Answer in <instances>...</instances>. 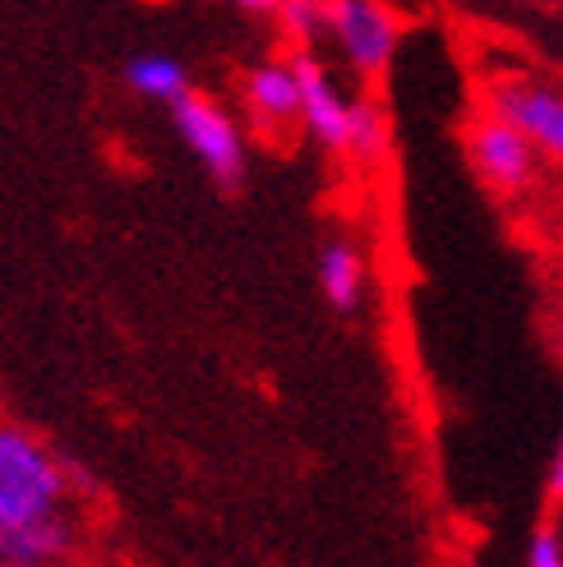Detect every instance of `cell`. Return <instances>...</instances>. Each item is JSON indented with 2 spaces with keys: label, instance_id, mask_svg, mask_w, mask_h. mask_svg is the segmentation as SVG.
<instances>
[{
  "label": "cell",
  "instance_id": "13",
  "mask_svg": "<svg viewBox=\"0 0 563 567\" xmlns=\"http://www.w3.org/2000/svg\"><path fill=\"white\" fill-rule=\"evenodd\" d=\"M526 567H563V535L554 526H536L526 549Z\"/></svg>",
  "mask_w": 563,
  "mask_h": 567
},
{
  "label": "cell",
  "instance_id": "4",
  "mask_svg": "<svg viewBox=\"0 0 563 567\" xmlns=\"http://www.w3.org/2000/svg\"><path fill=\"white\" fill-rule=\"evenodd\" d=\"M490 111L518 125L541 153L563 162V93L559 89H550L541 79L503 74L490 83Z\"/></svg>",
  "mask_w": 563,
  "mask_h": 567
},
{
  "label": "cell",
  "instance_id": "8",
  "mask_svg": "<svg viewBox=\"0 0 563 567\" xmlns=\"http://www.w3.org/2000/svg\"><path fill=\"white\" fill-rule=\"evenodd\" d=\"M240 97H245L249 121L268 134L300 121V83H296L291 61H259L255 70H245Z\"/></svg>",
  "mask_w": 563,
  "mask_h": 567
},
{
  "label": "cell",
  "instance_id": "12",
  "mask_svg": "<svg viewBox=\"0 0 563 567\" xmlns=\"http://www.w3.org/2000/svg\"><path fill=\"white\" fill-rule=\"evenodd\" d=\"M273 19L296 51H309L319 33H328V6H309V0H282L273 6Z\"/></svg>",
  "mask_w": 563,
  "mask_h": 567
},
{
  "label": "cell",
  "instance_id": "11",
  "mask_svg": "<svg viewBox=\"0 0 563 567\" xmlns=\"http://www.w3.org/2000/svg\"><path fill=\"white\" fill-rule=\"evenodd\" d=\"M347 153H356L360 162H379L388 153V121L379 102L356 97L351 102V134H347Z\"/></svg>",
  "mask_w": 563,
  "mask_h": 567
},
{
  "label": "cell",
  "instance_id": "2",
  "mask_svg": "<svg viewBox=\"0 0 563 567\" xmlns=\"http://www.w3.org/2000/svg\"><path fill=\"white\" fill-rule=\"evenodd\" d=\"M467 157L475 166L494 194H522L531 181H536V162H541V148L531 138L509 125L494 111H481L471 125H467Z\"/></svg>",
  "mask_w": 563,
  "mask_h": 567
},
{
  "label": "cell",
  "instance_id": "5",
  "mask_svg": "<svg viewBox=\"0 0 563 567\" xmlns=\"http://www.w3.org/2000/svg\"><path fill=\"white\" fill-rule=\"evenodd\" d=\"M328 33L337 38L351 70L370 79L388 70L398 38H402V23L392 10L370 6V0H337V6H328Z\"/></svg>",
  "mask_w": 563,
  "mask_h": 567
},
{
  "label": "cell",
  "instance_id": "14",
  "mask_svg": "<svg viewBox=\"0 0 563 567\" xmlns=\"http://www.w3.org/2000/svg\"><path fill=\"white\" fill-rule=\"evenodd\" d=\"M550 498L563 503V439L554 447V462H550Z\"/></svg>",
  "mask_w": 563,
  "mask_h": 567
},
{
  "label": "cell",
  "instance_id": "7",
  "mask_svg": "<svg viewBox=\"0 0 563 567\" xmlns=\"http://www.w3.org/2000/svg\"><path fill=\"white\" fill-rule=\"evenodd\" d=\"M79 545H83V517L79 507L65 503L38 522L0 535V558L28 563V567H61V563H74Z\"/></svg>",
  "mask_w": 563,
  "mask_h": 567
},
{
  "label": "cell",
  "instance_id": "1",
  "mask_svg": "<svg viewBox=\"0 0 563 567\" xmlns=\"http://www.w3.org/2000/svg\"><path fill=\"white\" fill-rule=\"evenodd\" d=\"M70 489V462L55 457L51 443L33 430L0 420V535L65 507Z\"/></svg>",
  "mask_w": 563,
  "mask_h": 567
},
{
  "label": "cell",
  "instance_id": "9",
  "mask_svg": "<svg viewBox=\"0 0 563 567\" xmlns=\"http://www.w3.org/2000/svg\"><path fill=\"white\" fill-rule=\"evenodd\" d=\"M319 287L328 296L332 309H342V315H351V309L360 305L365 296V259L360 249L347 245V240H328L324 254H319Z\"/></svg>",
  "mask_w": 563,
  "mask_h": 567
},
{
  "label": "cell",
  "instance_id": "15",
  "mask_svg": "<svg viewBox=\"0 0 563 567\" xmlns=\"http://www.w3.org/2000/svg\"><path fill=\"white\" fill-rule=\"evenodd\" d=\"M0 567H28V563H10V558H0ZM61 567H79V563H61Z\"/></svg>",
  "mask_w": 563,
  "mask_h": 567
},
{
  "label": "cell",
  "instance_id": "6",
  "mask_svg": "<svg viewBox=\"0 0 563 567\" xmlns=\"http://www.w3.org/2000/svg\"><path fill=\"white\" fill-rule=\"evenodd\" d=\"M291 70L300 83V125L319 138L324 148L347 153V134H351V102L337 93L332 74L324 70V61L315 51H296Z\"/></svg>",
  "mask_w": 563,
  "mask_h": 567
},
{
  "label": "cell",
  "instance_id": "3",
  "mask_svg": "<svg viewBox=\"0 0 563 567\" xmlns=\"http://www.w3.org/2000/svg\"><path fill=\"white\" fill-rule=\"evenodd\" d=\"M172 116H176L181 138L208 166V176L222 189H236L245 181V138H240V125L232 121V111L217 106L204 93H190L172 106Z\"/></svg>",
  "mask_w": 563,
  "mask_h": 567
},
{
  "label": "cell",
  "instance_id": "10",
  "mask_svg": "<svg viewBox=\"0 0 563 567\" xmlns=\"http://www.w3.org/2000/svg\"><path fill=\"white\" fill-rule=\"evenodd\" d=\"M125 83L139 93V97H153V102H181L190 97V79H185V65L172 61V55H134V61L125 65Z\"/></svg>",
  "mask_w": 563,
  "mask_h": 567
}]
</instances>
